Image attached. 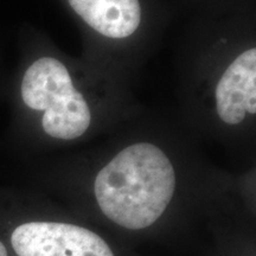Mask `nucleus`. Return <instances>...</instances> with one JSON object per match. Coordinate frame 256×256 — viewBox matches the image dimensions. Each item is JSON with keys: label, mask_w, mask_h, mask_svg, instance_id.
Returning a JSON list of instances; mask_svg holds the SVG:
<instances>
[{"label": "nucleus", "mask_w": 256, "mask_h": 256, "mask_svg": "<svg viewBox=\"0 0 256 256\" xmlns=\"http://www.w3.org/2000/svg\"><path fill=\"white\" fill-rule=\"evenodd\" d=\"M172 162L158 146L134 144L118 153L96 176L94 191L102 212L126 229L152 226L174 197Z\"/></svg>", "instance_id": "obj_1"}, {"label": "nucleus", "mask_w": 256, "mask_h": 256, "mask_svg": "<svg viewBox=\"0 0 256 256\" xmlns=\"http://www.w3.org/2000/svg\"><path fill=\"white\" fill-rule=\"evenodd\" d=\"M22 98L31 110H44L43 130L56 139H76L90 126L87 101L74 87L66 66L52 57H43L28 66L22 82Z\"/></svg>", "instance_id": "obj_2"}, {"label": "nucleus", "mask_w": 256, "mask_h": 256, "mask_svg": "<svg viewBox=\"0 0 256 256\" xmlns=\"http://www.w3.org/2000/svg\"><path fill=\"white\" fill-rule=\"evenodd\" d=\"M11 243L18 256H114L95 232L66 223L22 224L12 234Z\"/></svg>", "instance_id": "obj_3"}, {"label": "nucleus", "mask_w": 256, "mask_h": 256, "mask_svg": "<svg viewBox=\"0 0 256 256\" xmlns=\"http://www.w3.org/2000/svg\"><path fill=\"white\" fill-rule=\"evenodd\" d=\"M220 119L238 124L246 114L256 113V49L240 54L226 68L215 92Z\"/></svg>", "instance_id": "obj_4"}, {"label": "nucleus", "mask_w": 256, "mask_h": 256, "mask_svg": "<svg viewBox=\"0 0 256 256\" xmlns=\"http://www.w3.org/2000/svg\"><path fill=\"white\" fill-rule=\"evenodd\" d=\"M74 11L102 36L130 37L142 22L139 0H68Z\"/></svg>", "instance_id": "obj_5"}, {"label": "nucleus", "mask_w": 256, "mask_h": 256, "mask_svg": "<svg viewBox=\"0 0 256 256\" xmlns=\"http://www.w3.org/2000/svg\"><path fill=\"white\" fill-rule=\"evenodd\" d=\"M0 256H8V250L2 242H0Z\"/></svg>", "instance_id": "obj_6"}]
</instances>
